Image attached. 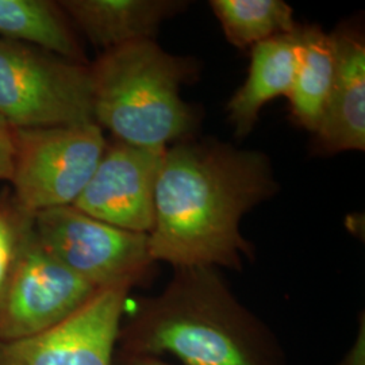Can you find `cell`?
Returning a JSON list of instances; mask_svg holds the SVG:
<instances>
[{
  "mask_svg": "<svg viewBox=\"0 0 365 365\" xmlns=\"http://www.w3.org/2000/svg\"><path fill=\"white\" fill-rule=\"evenodd\" d=\"M96 292L41 245L33 215L27 214L13 267L0 288V342L52 329Z\"/></svg>",
  "mask_w": 365,
  "mask_h": 365,
  "instance_id": "obj_7",
  "label": "cell"
},
{
  "mask_svg": "<svg viewBox=\"0 0 365 365\" xmlns=\"http://www.w3.org/2000/svg\"><path fill=\"white\" fill-rule=\"evenodd\" d=\"M269 158L215 140L167 148L156 185L152 259L173 268L241 271L253 245L241 235L242 217L276 194Z\"/></svg>",
  "mask_w": 365,
  "mask_h": 365,
  "instance_id": "obj_1",
  "label": "cell"
},
{
  "mask_svg": "<svg viewBox=\"0 0 365 365\" xmlns=\"http://www.w3.org/2000/svg\"><path fill=\"white\" fill-rule=\"evenodd\" d=\"M336 75L327 108L315 135L325 155L365 149V39L360 27L342 26L331 33Z\"/></svg>",
  "mask_w": 365,
  "mask_h": 365,
  "instance_id": "obj_10",
  "label": "cell"
},
{
  "mask_svg": "<svg viewBox=\"0 0 365 365\" xmlns=\"http://www.w3.org/2000/svg\"><path fill=\"white\" fill-rule=\"evenodd\" d=\"M39 242L95 289L131 288L153 276L149 235L125 230L63 206L33 214Z\"/></svg>",
  "mask_w": 365,
  "mask_h": 365,
  "instance_id": "obj_6",
  "label": "cell"
},
{
  "mask_svg": "<svg viewBox=\"0 0 365 365\" xmlns=\"http://www.w3.org/2000/svg\"><path fill=\"white\" fill-rule=\"evenodd\" d=\"M0 38L87 64L75 27L58 1L0 0Z\"/></svg>",
  "mask_w": 365,
  "mask_h": 365,
  "instance_id": "obj_13",
  "label": "cell"
},
{
  "mask_svg": "<svg viewBox=\"0 0 365 365\" xmlns=\"http://www.w3.org/2000/svg\"><path fill=\"white\" fill-rule=\"evenodd\" d=\"M125 365H170L156 356H125Z\"/></svg>",
  "mask_w": 365,
  "mask_h": 365,
  "instance_id": "obj_19",
  "label": "cell"
},
{
  "mask_svg": "<svg viewBox=\"0 0 365 365\" xmlns=\"http://www.w3.org/2000/svg\"><path fill=\"white\" fill-rule=\"evenodd\" d=\"M27 214L16 205L13 196H0V288L13 267Z\"/></svg>",
  "mask_w": 365,
  "mask_h": 365,
  "instance_id": "obj_16",
  "label": "cell"
},
{
  "mask_svg": "<svg viewBox=\"0 0 365 365\" xmlns=\"http://www.w3.org/2000/svg\"><path fill=\"white\" fill-rule=\"evenodd\" d=\"M73 27L103 52L155 39L163 22L182 13L179 0H63L58 1Z\"/></svg>",
  "mask_w": 365,
  "mask_h": 365,
  "instance_id": "obj_11",
  "label": "cell"
},
{
  "mask_svg": "<svg viewBox=\"0 0 365 365\" xmlns=\"http://www.w3.org/2000/svg\"><path fill=\"white\" fill-rule=\"evenodd\" d=\"M14 167V143L11 130L0 131V180L11 179Z\"/></svg>",
  "mask_w": 365,
  "mask_h": 365,
  "instance_id": "obj_17",
  "label": "cell"
},
{
  "mask_svg": "<svg viewBox=\"0 0 365 365\" xmlns=\"http://www.w3.org/2000/svg\"><path fill=\"white\" fill-rule=\"evenodd\" d=\"M336 75V48L321 26H299V56L288 95L291 114L306 130H318Z\"/></svg>",
  "mask_w": 365,
  "mask_h": 365,
  "instance_id": "obj_14",
  "label": "cell"
},
{
  "mask_svg": "<svg viewBox=\"0 0 365 365\" xmlns=\"http://www.w3.org/2000/svg\"><path fill=\"white\" fill-rule=\"evenodd\" d=\"M339 365H365V318L361 314L359 319L357 336L353 342L352 348L344 356Z\"/></svg>",
  "mask_w": 365,
  "mask_h": 365,
  "instance_id": "obj_18",
  "label": "cell"
},
{
  "mask_svg": "<svg viewBox=\"0 0 365 365\" xmlns=\"http://www.w3.org/2000/svg\"><path fill=\"white\" fill-rule=\"evenodd\" d=\"M90 71L93 119L119 143L165 149L195 130L197 115L180 96L199 72L194 58L143 39L102 52Z\"/></svg>",
  "mask_w": 365,
  "mask_h": 365,
  "instance_id": "obj_3",
  "label": "cell"
},
{
  "mask_svg": "<svg viewBox=\"0 0 365 365\" xmlns=\"http://www.w3.org/2000/svg\"><path fill=\"white\" fill-rule=\"evenodd\" d=\"M250 49L248 78L227 103V115L237 138L250 134L261 108L268 102L279 96L288 98L298 66L299 27Z\"/></svg>",
  "mask_w": 365,
  "mask_h": 365,
  "instance_id": "obj_12",
  "label": "cell"
},
{
  "mask_svg": "<svg viewBox=\"0 0 365 365\" xmlns=\"http://www.w3.org/2000/svg\"><path fill=\"white\" fill-rule=\"evenodd\" d=\"M165 149L107 145L73 207L125 230L149 235L155 226L156 185Z\"/></svg>",
  "mask_w": 365,
  "mask_h": 365,
  "instance_id": "obj_9",
  "label": "cell"
},
{
  "mask_svg": "<svg viewBox=\"0 0 365 365\" xmlns=\"http://www.w3.org/2000/svg\"><path fill=\"white\" fill-rule=\"evenodd\" d=\"M210 6L226 39L240 49L291 34L299 27L292 7L282 0H211Z\"/></svg>",
  "mask_w": 365,
  "mask_h": 365,
  "instance_id": "obj_15",
  "label": "cell"
},
{
  "mask_svg": "<svg viewBox=\"0 0 365 365\" xmlns=\"http://www.w3.org/2000/svg\"><path fill=\"white\" fill-rule=\"evenodd\" d=\"M118 341L125 356L170 353L185 365H288L274 331L212 267L175 268L165 289L120 327Z\"/></svg>",
  "mask_w": 365,
  "mask_h": 365,
  "instance_id": "obj_2",
  "label": "cell"
},
{
  "mask_svg": "<svg viewBox=\"0 0 365 365\" xmlns=\"http://www.w3.org/2000/svg\"><path fill=\"white\" fill-rule=\"evenodd\" d=\"M0 118L10 129L95 122L90 64L0 38Z\"/></svg>",
  "mask_w": 365,
  "mask_h": 365,
  "instance_id": "obj_4",
  "label": "cell"
},
{
  "mask_svg": "<svg viewBox=\"0 0 365 365\" xmlns=\"http://www.w3.org/2000/svg\"><path fill=\"white\" fill-rule=\"evenodd\" d=\"M129 291L99 289L76 313L52 329L0 342V365H113Z\"/></svg>",
  "mask_w": 365,
  "mask_h": 365,
  "instance_id": "obj_8",
  "label": "cell"
},
{
  "mask_svg": "<svg viewBox=\"0 0 365 365\" xmlns=\"http://www.w3.org/2000/svg\"><path fill=\"white\" fill-rule=\"evenodd\" d=\"M13 197L29 214L72 206L107 148L96 122L11 129Z\"/></svg>",
  "mask_w": 365,
  "mask_h": 365,
  "instance_id": "obj_5",
  "label": "cell"
},
{
  "mask_svg": "<svg viewBox=\"0 0 365 365\" xmlns=\"http://www.w3.org/2000/svg\"><path fill=\"white\" fill-rule=\"evenodd\" d=\"M6 130H11L4 122H3V119L0 118V131H6Z\"/></svg>",
  "mask_w": 365,
  "mask_h": 365,
  "instance_id": "obj_20",
  "label": "cell"
}]
</instances>
